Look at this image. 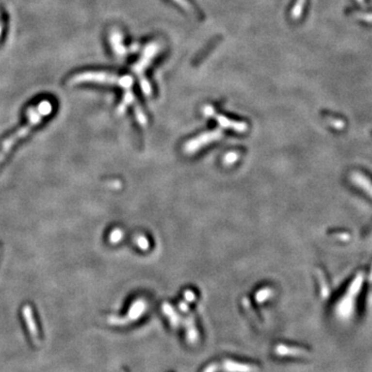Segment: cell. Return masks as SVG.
Masks as SVG:
<instances>
[{
  "instance_id": "15",
  "label": "cell",
  "mask_w": 372,
  "mask_h": 372,
  "mask_svg": "<svg viewBox=\"0 0 372 372\" xmlns=\"http://www.w3.org/2000/svg\"><path fill=\"white\" fill-rule=\"evenodd\" d=\"M120 237H121V232L120 231H114L112 234H111V241H112V242L119 241Z\"/></svg>"
},
{
  "instance_id": "6",
  "label": "cell",
  "mask_w": 372,
  "mask_h": 372,
  "mask_svg": "<svg viewBox=\"0 0 372 372\" xmlns=\"http://www.w3.org/2000/svg\"><path fill=\"white\" fill-rule=\"evenodd\" d=\"M143 305H142L141 303H137L134 304L131 309L129 310V315L126 316V318L124 319H120V318H117V316H112V318L109 319V323L111 324H117V326H123V324H126L129 323V322H132V321H136L139 316L141 315L142 311H143Z\"/></svg>"
},
{
  "instance_id": "2",
  "label": "cell",
  "mask_w": 372,
  "mask_h": 372,
  "mask_svg": "<svg viewBox=\"0 0 372 372\" xmlns=\"http://www.w3.org/2000/svg\"><path fill=\"white\" fill-rule=\"evenodd\" d=\"M100 84V85H113L121 87L128 90L133 85V78L129 75L118 76L113 73L101 72V70H85V72L78 73L74 75L68 80L69 85L79 84Z\"/></svg>"
},
{
  "instance_id": "13",
  "label": "cell",
  "mask_w": 372,
  "mask_h": 372,
  "mask_svg": "<svg viewBox=\"0 0 372 372\" xmlns=\"http://www.w3.org/2000/svg\"><path fill=\"white\" fill-rule=\"evenodd\" d=\"M134 114H136L137 116V119L138 121L141 123V124H145L146 123V118H145V115L143 113V111H142V109L140 108L139 105H136V107H134Z\"/></svg>"
},
{
  "instance_id": "9",
  "label": "cell",
  "mask_w": 372,
  "mask_h": 372,
  "mask_svg": "<svg viewBox=\"0 0 372 372\" xmlns=\"http://www.w3.org/2000/svg\"><path fill=\"white\" fill-rule=\"evenodd\" d=\"M204 113L206 115L214 116L216 119H217V121L219 123H221V125H225V126H226V128H233L234 129H237V130H243V129H246V125H245L244 123H239V122H235V121H232V120H228L224 116L217 115L210 106H206L204 108Z\"/></svg>"
},
{
  "instance_id": "3",
  "label": "cell",
  "mask_w": 372,
  "mask_h": 372,
  "mask_svg": "<svg viewBox=\"0 0 372 372\" xmlns=\"http://www.w3.org/2000/svg\"><path fill=\"white\" fill-rule=\"evenodd\" d=\"M161 49L162 47L157 42H151L148 44L144 48L143 52H142L141 58L131 66L132 73L138 76L141 88L147 97H150L152 94V88L148 79L145 77V70L151 65L156 55L160 53Z\"/></svg>"
},
{
  "instance_id": "4",
  "label": "cell",
  "mask_w": 372,
  "mask_h": 372,
  "mask_svg": "<svg viewBox=\"0 0 372 372\" xmlns=\"http://www.w3.org/2000/svg\"><path fill=\"white\" fill-rule=\"evenodd\" d=\"M110 45L112 47V50L115 53L116 56L123 57L125 54L128 53V49L123 44V34L120 30L118 29H112L110 32Z\"/></svg>"
},
{
  "instance_id": "11",
  "label": "cell",
  "mask_w": 372,
  "mask_h": 372,
  "mask_svg": "<svg viewBox=\"0 0 372 372\" xmlns=\"http://www.w3.org/2000/svg\"><path fill=\"white\" fill-rule=\"evenodd\" d=\"M306 1L307 0H296V2L291 11V17L292 20H298L301 18V15L303 13Z\"/></svg>"
},
{
  "instance_id": "8",
  "label": "cell",
  "mask_w": 372,
  "mask_h": 372,
  "mask_svg": "<svg viewBox=\"0 0 372 372\" xmlns=\"http://www.w3.org/2000/svg\"><path fill=\"white\" fill-rule=\"evenodd\" d=\"M275 353L281 357H309V353L300 347L287 346L283 344L277 345Z\"/></svg>"
},
{
  "instance_id": "16",
  "label": "cell",
  "mask_w": 372,
  "mask_h": 372,
  "mask_svg": "<svg viewBox=\"0 0 372 372\" xmlns=\"http://www.w3.org/2000/svg\"><path fill=\"white\" fill-rule=\"evenodd\" d=\"M1 33H2V25L0 24V35H1Z\"/></svg>"
},
{
  "instance_id": "1",
  "label": "cell",
  "mask_w": 372,
  "mask_h": 372,
  "mask_svg": "<svg viewBox=\"0 0 372 372\" xmlns=\"http://www.w3.org/2000/svg\"><path fill=\"white\" fill-rule=\"evenodd\" d=\"M53 111V105L50 100H42L39 101L36 106L30 107L27 111V118H28V122L22 126V128L16 131L14 134L10 138H7L1 146V149H0V163H1L6 154L9 153L13 146L17 143V142L23 138H25L27 134L30 132V130L33 128H35L38 123L41 122L44 118L47 116H49Z\"/></svg>"
},
{
  "instance_id": "14",
  "label": "cell",
  "mask_w": 372,
  "mask_h": 372,
  "mask_svg": "<svg viewBox=\"0 0 372 372\" xmlns=\"http://www.w3.org/2000/svg\"><path fill=\"white\" fill-rule=\"evenodd\" d=\"M219 368H220V366L218 365L217 363H211L210 365H208L203 370V372H217Z\"/></svg>"
},
{
  "instance_id": "5",
  "label": "cell",
  "mask_w": 372,
  "mask_h": 372,
  "mask_svg": "<svg viewBox=\"0 0 372 372\" xmlns=\"http://www.w3.org/2000/svg\"><path fill=\"white\" fill-rule=\"evenodd\" d=\"M221 368L226 372H259V367L250 364L239 363L233 360H225L221 364Z\"/></svg>"
},
{
  "instance_id": "10",
  "label": "cell",
  "mask_w": 372,
  "mask_h": 372,
  "mask_svg": "<svg viewBox=\"0 0 372 372\" xmlns=\"http://www.w3.org/2000/svg\"><path fill=\"white\" fill-rule=\"evenodd\" d=\"M134 102H136V98H134L133 93L130 91V89L125 90V92L123 94L121 104L119 105V107H118V113H119V114L123 113L126 108H128L130 105H133Z\"/></svg>"
},
{
  "instance_id": "12",
  "label": "cell",
  "mask_w": 372,
  "mask_h": 372,
  "mask_svg": "<svg viewBox=\"0 0 372 372\" xmlns=\"http://www.w3.org/2000/svg\"><path fill=\"white\" fill-rule=\"evenodd\" d=\"M173 1H174V2H176L178 5H180V6L182 7V9L185 10L186 12L192 13V14H194V10L193 5H192L191 3H189V2L187 1V0H173Z\"/></svg>"
},
{
  "instance_id": "7",
  "label": "cell",
  "mask_w": 372,
  "mask_h": 372,
  "mask_svg": "<svg viewBox=\"0 0 372 372\" xmlns=\"http://www.w3.org/2000/svg\"><path fill=\"white\" fill-rule=\"evenodd\" d=\"M22 314H23V318H24V320L26 322L27 328H28V331H29L31 337H32L34 341H37L38 340V329H37L36 323H35L34 316H33V311H32V309H31V307L29 305H25L24 307L22 308Z\"/></svg>"
}]
</instances>
